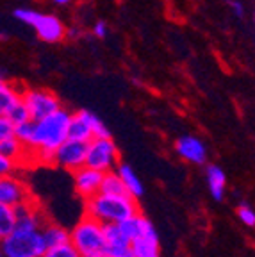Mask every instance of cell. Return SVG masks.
<instances>
[{
    "mask_svg": "<svg viewBox=\"0 0 255 257\" xmlns=\"http://www.w3.org/2000/svg\"><path fill=\"white\" fill-rule=\"evenodd\" d=\"M15 131H16L15 123H13V121L9 120L6 114H2V116H0V141L6 140V138L15 136V134H16Z\"/></svg>",
    "mask_w": 255,
    "mask_h": 257,
    "instance_id": "d4e9b609",
    "label": "cell"
},
{
    "mask_svg": "<svg viewBox=\"0 0 255 257\" xmlns=\"http://www.w3.org/2000/svg\"><path fill=\"white\" fill-rule=\"evenodd\" d=\"M41 257H82V253L73 246L72 241H66V243L47 248Z\"/></svg>",
    "mask_w": 255,
    "mask_h": 257,
    "instance_id": "7402d4cb",
    "label": "cell"
},
{
    "mask_svg": "<svg viewBox=\"0 0 255 257\" xmlns=\"http://www.w3.org/2000/svg\"><path fill=\"white\" fill-rule=\"evenodd\" d=\"M41 236H43L45 246L50 248V246H56L70 241V230H66L64 227L56 223H45L41 227Z\"/></svg>",
    "mask_w": 255,
    "mask_h": 257,
    "instance_id": "ac0fdd59",
    "label": "cell"
},
{
    "mask_svg": "<svg viewBox=\"0 0 255 257\" xmlns=\"http://www.w3.org/2000/svg\"><path fill=\"white\" fill-rule=\"evenodd\" d=\"M0 152L4 154L6 157H9L15 165H18V163H22V161L31 159L27 147H25V145L22 143L18 138H16V134H15V136L6 138V140L0 141Z\"/></svg>",
    "mask_w": 255,
    "mask_h": 257,
    "instance_id": "e0dca14e",
    "label": "cell"
},
{
    "mask_svg": "<svg viewBox=\"0 0 255 257\" xmlns=\"http://www.w3.org/2000/svg\"><path fill=\"white\" fill-rule=\"evenodd\" d=\"M131 246L136 257H159V236L150 220L145 225V229L131 241Z\"/></svg>",
    "mask_w": 255,
    "mask_h": 257,
    "instance_id": "5bb4252c",
    "label": "cell"
},
{
    "mask_svg": "<svg viewBox=\"0 0 255 257\" xmlns=\"http://www.w3.org/2000/svg\"><path fill=\"white\" fill-rule=\"evenodd\" d=\"M100 191L102 193H114V195H120V193H127L125 191V186L121 177L118 175L116 170L104 173V179H102V186H100Z\"/></svg>",
    "mask_w": 255,
    "mask_h": 257,
    "instance_id": "44dd1931",
    "label": "cell"
},
{
    "mask_svg": "<svg viewBox=\"0 0 255 257\" xmlns=\"http://www.w3.org/2000/svg\"><path fill=\"white\" fill-rule=\"evenodd\" d=\"M86 152H88V143L86 141L68 138L54 150L52 165L68 170V172H75L80 166L86 165Z\"/></svg>",
    "mask_w": 255,
    "mask_h": 257,
    "instance_id": "9c48e42d",
    "label": "cell"
},
{
    "mask_svg": "<svg viewBox=\"0 0 255 257\" xmlns=\"http://www.w3.org/2000/svg\"><path fill=\"white\" fill-rule=\"evenodd\" d=\"M13 16L24 25L34 29L36 36L45 43H59L66 38V27L56 15L41 13L31 8H18L15 9Z\"/></svg>",
    "mask_w": 255,
    "mask_h": 257,
    "instance_id": "277c9868",
    "label": "cell"
},
{
    "mask_svg": "<svg viewBox=\"0 0 255 257\" xmlns=\"http://www.w3.org/2000/svg\"><path fill=\"white\" fill-rule=\"evenodd\" d=\"M16 168V165L13 163L9 157H6L4 154L0 152V175H8V173H13Z\"/></svg>",
    "mask_w": 255,
    "mask_h": 257,
    "instance_id": "4316f807",
    "label": "cell"
},
{
    "mask_svg": "<svg viewBox=\"0 0 255 257\" xmlns=\"http://www.w3.org/2000/svg\"><path fill=\"white\" fill-rule=\"evenodd\" d=\"M205 179H207V188L211 191V197L216 202L223 200L227 193V173L218 165H209L205 168Z\"/></svg>",
    "mask_w": 255,
    "mask_h": 257,
    "instance_id": "9a60e30c",
    "label": "cell"
},
{
    "mask_svg": "<svg viewBox=\"0 0 255 257\" xmlns=\"http://www.w3.org/2000/svg\"><path fill=\"white\" fill-rule=\"evenodd\" d=\"M0 248L6 257H41L47 246L41 229L16 225L4 239H0Z\"/></svg>",
    "mask_w": 255,
    "mask_h": 257,
    "instance_id": "3957f363",
    "label": "cell"
},
{
    "mask_svg": "<svg viewBox=\"0 0 255 257\" xmlns=\"http://www.w3.org/2000/svg\"><path fill=\"white\" fill-rule=\"evenodd\" d=\"M104 234H105L104 252L107 257H136L134 252H132L131 241L125 239L118 223L104 225Z\"/></svg>",
    "mask_w": 255,
    "mask_h": 257,
    "instance_id": "4fadbf2b",
    "label": "cell"
},
{
    "mask_svg": "<svg viewBox=\"0 0 255 257\" xmlns=\"http://www.w3.org/2000/svg\"><path fill=\"white\" fill-rule=\"evenodd\" d=\"M72 173H73V189H75V193L82 200H88V198L95 197L96 193H100L104 172L84 165Z\"/></svg>",
    "mask_w": 255,
    "mask_h": 257,
    "instance_id": "7c38bea8",
    "label": "cell"
},
{
    "mask_svg": "<svg viewBox=\"0 0 255 257\" xmlns=\"http://www.w3.org/2000/svg\"><path fill=\"white\" fill-rule=\"evenodd\" d=\"M175 154L184 161V163H189V165L202 166L207 163V145L203 143L200 138L191 136V134H186V136H180L175 141Z\"/></svg>",
    "mask_w": 255,
    "mask_h": 257,
    "instance_id": "8fae6325",
    "label": "cell"
},
{
    "mask_svg": "<svg viewBox=\"0 0 255 257\" xmlns=\"http://www.w3.org/2000/svg\"><path fill=\"white\" fill-rule=\"evenodd\" d=\"M22 100L27 107L31 120H41L63 107L59 96L45 88H27L22 91Z\"/></svg>",
    "mask_w": 255,
    "mask_h": 257,
    "instance_id": "ba28073f",
    "label": "cell"
},
{
    "mask_svg": "<svg viewBox=\"0 0 255 257\" xmlns=\"http://www.w3.org/2000/svg\"><path fill=\"white\" fill-rule=\"evenodd\" d=\"M16 227V211L15 207L0 204V239H4Z\"/></svg>",
    "mask_w": 255,
    "mask_h": 257,
    "instance_id": "ffe728a7",
    "label": "cell"
},
{
    "mask_svg": "<svg viewBox=\"0 0 255 257\" xmlns=\"http://www.w3.org/2000/svg\"><path fill=\"white\" fill-rule=\"evenodd\" d=\"M107 136H111L107 125L104 123L102 118L96 116L95 112L88 111V109H80V111L72 114L70 127H68V138L88 143L93 138H107Z\"/></svg>",
    "mask_w": 255,
    "mask_h": 257,
    "instance_id": "52a82bcc",
    "label": "cell"
},
{
    "mask_svg": "<svg viewBox=\"0 0 255 257\" xmlns=\"http://www.w3.org/2000/svg\"><path fill=\"white\" fill-rule=\"evenodd\" d=\"M54 6H57V8H68V6H73L77 4L79 0H50Z\"/></svg>",
    "mask_w": 255,
    "mask_h": 257,
    "instance_id": "f546056e",
    "label": "cell"
},
{
    "mask_svg": "<svg viewBox=\"0 0 255 257\" xmlns=\"http://www.w3.org/2000/svg\"><path fill=\"white\" fill-rule=\"evenodd\" d=\"M0 257H6V253L2 252V248H0Z\"/></svg>",
    "mask_w": 255,
    "mask_h": 257,
    "instance_id": "d6a6232c",
    "label": "cell"
},
{
    "mask_svg": "<svg viewBox=\"0 0 255 257\" xmlns=\"http://www.w3.org/2000/svg\"><path fill=\"white\" fill-rule=\"evenodd\" d=\"M22 96V91L9 80H0V116L9 111L13 104Z\"/></svg>",
    "mask_w": 255,
    "mask_h": 257,
    "instance_id": "d6986e66",
    "label": "cell"
},
{
    "mask_svg": "<svg viewBox=\"0 0 255 257\" xmlns=\"http://www.w3.org/2000/svg\"><path fill=\"white\" fill-rule=\"evenodd\" d=\"M116 172H118V175L121 177V181H123V186H125V191H127L131 197H134L136 200H138L140 197H143L145 186H143V182H141L140 175L136 173V170L132 168L131 165H127V163H120V165L116 166Z\"/></svg>",
    "mask_w": 255,
    "mask_h": 257,
    "instance_id": "2e32d148",
    "label": "cell"
},
{
    "mask_svg": "<svg viewBox=\"0 0 255 257\" xmlns=\"http://www.w3.org/2000/svg\"><path fill=\"white\" fill-rule=\"evenodd\" d=\"M70 241H72L73 246L82 255H88V253H95V252H104V246H105L104 223H100L98 220L86 214L70 230Z\"/></svg>",
    "mask_w": 255,
    "mask_h": 257,
    "instance_id": "5b68a950",
    "label": "cell"
},
{
    "mask_svg": "<svg viewBox=\"0 0 255 257\" xmlns=\"http://www.w3.org/2000/svg\"><path fill=\"white\" fill-rule=\"evenodd\" d=\"M72 114L73 112L70 109L61 107L41 120H29L22 125H16V138L27 147L31 159L40 163H52L54 150L64 140H68Z\"/></svg>",
    "mask_w": 255,
    "mask_h": 257,
    "instance_id": "6da1fadb",
    "label": "cell"
},
{
    "mask_svg": "<svg viewBox=\"0 0 255 257\" xmlns=\"http://www.w3.org/2000/svg\"><path fill=\"white\" fill-rule=\"evenodd\" d=\"M0 80H8V72L4 68H0Z\"/></svg>",
    "mask_w": 255,
    "mask_h": 257,
    "instance_id": "1f68e13d",
    "label": "cell"
},
{
    "mask_svg": "<svg viewBox=\"0 0 255 257\" xmlns=\"http://www.w3.org/2000/svg\"><path fill=\"white\" fill-rule=\"evenodd\" d=\"M237 218H239V221L244 227H250V229L255 227V211L244 202L237 207Z\"/></svg>",
    "mask_w": 255,
    "mask_h": 257,
    "instance_id": "cb8c5ba5",
    "label": "cell"
},
{
    "mask_svg": "<svg viewBox=\"0 0 255 257\" xmlns=\"http://www.w3.org/2000/svg\"><path fill=\"white\" fill-rule=\"evenodd\" d=\"M82 257H107L105 252H95V253H88V255H82Z\"/></svg>",
    "mask_w": 255,
    "mask_h": 257,
    "instance_id": "4dcf8cb0",
    "label": "cell"
},
{
    "mask_svg": "<svg viewBox=\"0 0 255 257\" xmlns=\"http://www.w3.org/2000/svg\"><path fill=\"white\" fill-rule=\"evenodd\" d=\"M6 116H8L13 123H15V127H16V125H22V123H25V121L31 120V114H29L27 107H25L24 100H22V96L11 105V107H9V111L6 112Z\"/></svg>",
    "mask_w": 255,
    "mask_h": 257,
    "instance_id": "603a6c76",
    "label": "cell"
},
{
    "mask_svg": "<svg viewBox=\"0 0 255 257\" xmlns=\"http://www.w3.org/2000/svg\"><path fill=\"white\" fill-rule=\"evenodd\" d=\"M86 165L104 173L116 170V166L120 165V150H118L111 136L93 138V140L88 141Z\"/></svg>",
    "mask_w": 255,
    "mask_h": 257,
    "instance_id": "8992f818",
    "label": "cell"
},
{
    "mask_svg": "<svg viewBox=\"0 0 255 257\" xmlns=\"http://www.w3.org/2000/svg\"><path fill=\"white\" fill-rule=\"evenodd\" d=\"M84 209L86 214L100 223H121L127 218L134 216L136 213H140L138 202L134 197H131L129 193H96L95 197L84 200Z\"/></svg>",
    "mask_w": 255,
    "mask_h": 257,
    "instance_id": "7a4b0ae2",
    "label": "cell"
},
{
    "mask_svg": "<svg viewBox=\"0 0 255 257\" xmlns=\"http://www.w3.org/2000/svg\"><path fill=\"white\" fill-rule=\"evenodd\" d=\"M228 9L235 18H243L244 16V4H241L239 0H227Z\"/></svg>",
    "mask_w": 255,
    "mask_h": 257,
    "instance_id": "83f0119b",
    "label": "cell"
},
{
    "mask_svg": "<svg viewBox=\"0 0 255 257\" xmlns=\"http://www.w3.org/2000/svg\"><path fill=\"white\" fill-rule=\"evenodd\" d=\"M29 200H32V193L24 179L16 177L15 173L0 175V204L16 207Z\"/></svg>",
    "mask_w": 255,
    "mask_h": 257,
    "instance_id": "30bf717a",
    "label": "cell"
},
{
    "mask_svg": "<svg viewBox=\"0 0 255 257\" xmlns=\"http://www.w3.org/2000/svg\"><path fill=\"white\" fill-rule=\"evenodd\" d=\"M109 25L105 20H96L91 27V36L96 38V40H105L109 36Z\"/></svg>",
    "mask_w": 255,
    "mask_h": 257,
    "instance_id": "484cf974",
    "label": "cell"
},
{
    "mask_svg": "<svg viewBox=\"0 0 255 257\" xmlns=\"http://www.w3.org/2000/svg\"><path fill=\"white\" fill-rule=\"evenodd\" d=\"M80 36H82V31H80L79 27L66 29V38H70V40H79Z\"/></svg>",
    "mask_w": 255,
    "mask_h": 257,
    "instance_id": "f1b7e54d",
    "label": "cell"
}]
</instances>
